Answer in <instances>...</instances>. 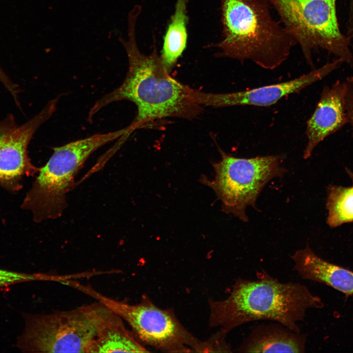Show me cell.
<instances>
[{
	"mask_svg": "<svg viewBox=\"0 0 353 353\" xmlns=\"http://www.w3.org/2000/svg\"><path fill=\"white\" fill-rule=\"evenodd\" d=\"M138 15L136 12H130L128 39H120L128 61L126 77L121 85L94 104L88 118L107 105L122 100L131 101L137 107L136 116L129 125L133 131L153 128L167 118H197L205 106L206 93L194 89L171 77L155 47L149 54L140 51L135 35Z\"/></svg>",
	"mask_w": 353,
	"mask_h": 353,
	"instance_id": "cell-1",
	"label": "cell"
},
{
	"mask_svg": "<svg viewBox=\"0 0 353 353\" xmlns=\"http://www.w3.org/2000/svg\"><path fill=\"white\" fill-rule=\"evenodd\" d=\"M208 303L210 326L227 334L242 325L262 320L301 333L298 323L304 321L307 311L325 305L305 285L279 281L264 270L255 280L236 279L226 298L209 299Z\"/></svg>",
	"mask_w": 353,
	"mask_h": 353,
	"instance_id": "cell-2",
	"label": "cell"
},
{
	"mask_svg": "<svg viewBox=\"0 0 353 353\" xmlns=\"http://www.w3.org/2000/svg\"><path fill=\"white\" fill-rule=\"evenodd\" d=\"M222 39L213 45L217 56L250 60L259 67L274 70L284 62L297 43L275 20L269 0H219Z\"/></svg>",
	"mask_w": 353,
	"mask_h": 353,
	"instance_id": "cell-3",
	"label": "cell"
},
{
	"mask_svg": "<svg viewBox=\"0 0 353 353\" xmlns=\"http://www.w3.org/2000/svg\"><path fill=\"white\" fill-rule=\"evenodd\" d=\"M127 132L125 127L97 133L54 148L48 162L39 168L22 208L31 212L36 223L61 217L67 207V195L74 188L76 176L87 159L98 149Z\"/></svg>",
	"mask_w": 353,
	"mask_h": 353,
	"instance_id": "cell-4",
	"label": "cell"
},
{
	"mask_svg": "<svg viewBox=\"0 0 353 353\" xmlns=\"http://www.w3.org/2000/svg\"><path fill=\"white\" fill-rule=\"evenodd\" d=\"M336 0H269L312 69L313 52L320 49L353 67L351 42L340 28Z\"/></svg>",
	"mask_w": 353,
	"mask_h": 353,
	"instance_id": "cell-5",
	"label": "cell"
},
{
	"mask_svg": "<svg viewBox=\"0 0 353 353\" xmlns=\"http://www.w3.org/2000/svg\"><path fill=\"white\" fill-rule=\"evenodd\" d=\"M76 288L119 316L145 347L165 353H208L206 340H201L190 332L173 310L160 308L146 296L131 304L109 298L80 282Z\"/></svg>",
	"mask_w": 353,
	"mask_h": 353,
	"instance_id": "cell-6",
	"label": "cell"
},
{
	"mask_svg": "<svg viewBox=\"0 0 353 353\" xmlns=\"http://www.w3.org/2000/svg\"><path fill=\"white\" fill-rule=\"evenodd\" d=\"M109 311L97 301L71 310L31 315L21 346L32 353H86Z\"/></svg>",
	"mask_w": 353,
	"mask_h": 353,
	"instance_id": "cell-7",
	"label": "cell"
},
{
	"mask_svg": "<svg viewBox=\"0 0 353 353\" xmlns=\"http://www.w3.org/2000/svg\"><path fill=\"white\" fill-rule=\"evenodd\" d=\"M220 151L221 160L213 164L214 178L203 177L202 180L215 192L224 212L247 222L246 208L251 206L256 209L257 199L265 186L286 172L280 165L282 157L271 155L239 158Z\"/></svg>",
	"mask_w": 353,
	"mask_h": 353,
	"instance_id": "cell-8",
	"label": "cell"
},
{
	"mask_svg": "<svg viewBox=\"0 0 353 353\" xmlns=\"http://www.w3.org/2000/svg\"><path fill=\"white\" fill-rule=\"evenodd\" d=\"M58 99L51 100L43 109L24 124L16 126L0 139V184L16 189L24 176L33 175L39 168L31 162L27 147L38 128L55 112Z\"/></svg>",
	"mask_w": 353,
	"mask_h": 353,
	"instance_id": "cell-9",
	"label": "cell"
},
{
	"mask_svg": "<svg viewBox=\"0 0 353 353\" xmlns=\"http://www.w3.org/2000/svg\"><path fill=\"white\" fill-rule=\"evenodd\" d=\"M342 60L336 58L319 68L288 81L231 93H212L211 106H237L268 107L283 97L296 93L318 81L339 68Z\"/></svg>",
	"mask_w": 353,
	"mask_h": 353,
	"instance_id": "cell-10",
	"label": "cell"
},
{
	"mask_svg": "<svg viewBox=\"0 0 353 353\" xmlns=\"http://www.w3.org/2000/svg\"><path fill=\"white\" fill-rule=\"evenodd\" d=\"M344 81L323 87L315 109L306 122L307 144L303 157L309 158L315 148L328 136L348 124L345 106Z\"/></svg>",
	"mask_w": 353,
	"mask_h": 353,
	"instance_id": "cell-11",
	"label": "cell"
},
{
	"mask_svg": "<svg viewBox=\"0 0 353 353\" xmlns=\"http://www.w3.org/2000/svg\"><path fill=\"white\" fill-rule=\"evenodd\" d=\"M293 270L303 279L324 284L347 296H353V271L317 255L308 244L291 256Z\"/></svg>",
	"mask_w": 353,
	"mask_h": 353,
	"instance_id": "cell-12",
	"label": "cell"
},
{
	"mask_svg": "<svg viewBox=\"0 0 353 353\" xmlns=\"http://www.w3.org/2000/svg\"><path fill=\"white\" fill-rule=\"evenodd\" d=\"M307 335L277 323L254 327L237 349L239 353H304Z\"/></svg>",
	"mask_w": 353,
	"mask_h": 353,
	"instance_id": "cell-13",
	"label": "cell"
},
{
	"mask_svg": "<svg viewBox=\"0 0 353 353\" xmlns=\"http://www.w3.org/2000/svg\"><path fill=\"white\" fill-rule=\"evenodd\" d=\"M149 352L147 347L138 341L131 329L126 327L124 320L110 309L100 323L96 336L88 347L86 353Z\"/></svg>",
	"mask_w": 353,
	"mask_h": 353,
	"instance_id": "cell-14",
	"label": "cell"
},
{
	"mask_svg": "<svg viewBox=\"0 0 353 353\" xmlns=\"http://www.w3.org/2000/svg\"><path fill=\"white\" fill-rule=\"evenodd\" d=\"M188 0H176L175 11L164 37L160 57L170 72L182 55L187 44Z\"/></svg>",
	"mask_w": 353,
	"mask_h": 353,
	"instance_id": "cell-15",
	"label": "cell"
},
{
	"mask_svg": "<svg viewBox=\"0 0 353 353\" xmlns=\"http://www.w3.org/2000/svg\"><path fill=\"white\" fill-rule=\"evenodd\" d=\"M327 223L336 227L353 221V186L330 188L327 202Z\"/></svg>",
	"mask_w": 353,
	"mask_h": 353,
	"instance_id": "cell-16",
	"label": "cell"
},
{
	"mask_svg": "<svg viewBox=\"0 0 353 353\" xmlns=\"http://www.w3.org/2000/svg\"><path fill=\"white\" fill-rule=\"evenodd\" d=\"M56 276L44 274H25L0 269V286L10 284L34 280L53 281Z\"/></svg>",
	"mask_w": 353,
	"mask_h": 353,
	"instance_id": "cell-17",
	"label": "cell"
},
{
	"mask_svg": "<svg viewBox=\"0 0 353 353\" xmlns=\"http://www.w3.org/2000/svg\"><path fill=\"white\" fill-rule=\"evenodd\" d=\"M345 84V106L348 124L352 128L353 136V76H350L344 81Z\"/></svg>",
	"mask_w": 353,
	"mask_h": 353,
	"instance_id": "cell-18",
	"label": "cell"
},
{
	"mask_svg": "<svg viewBox=\"0 0 353 353\" xmlns=\"http://www.w3.org/2000/svg\"><path fill=\"white\" fill-rule=\"evenodd\" d=\"M349 7L346 22L347 31L346 34L349 38L353 51V0H348Z\"/></svg>",
	"mask_w": 353,
	"mask_h": 353,
	"instance_id": "cell-19",
	"label": "cell"
},
{
	"mask_svg": "<svg viewBox=\"0 0 353 353\" xmlns=\"http://www.w3.org/2000/svg\"><path fill=\"white\" fill-rule=\"evenodd\" d=\"M16 126L14 118L12 115H9L4 119L0 121V139Z\"/></svg>",
	"mask_w": 353,
	"mask_h": 353,
	"instance_id": "cell-20",
	"label": "cell"
},
{
	"mask_svg": "<svg viewBox=\"0 0 353 353\" xmlns=\"http://www.w3.org/2000/svg\"><path fill=\"white\" fill-rule=\"evenodd\" d=\"M8 80L9 78L0 68V81L3 84H5L7 83Z\"/></svg>",
	"mask_w": 353,
	"mask_h": 353,
	"instance_id": "cell-21",
	"label": "cell"
},
{
	"mask_svg": "<svg viewBox=\"0 0 353 353\" xmlns=\"http://www.w3.org/2000/svg\"><path fill=\"white\" fill-rule=\"evenodd\" d=\"M348 173L349 174V176H350V177L351 178L352 180L353 181V173L352 172H351L350 170L348 171Z\"/></svg>",
	"mask_w": 353,
	"mask_h": 353,
	"instance_id": "cell-22",
	"label": "cell"
}]
</instances>
